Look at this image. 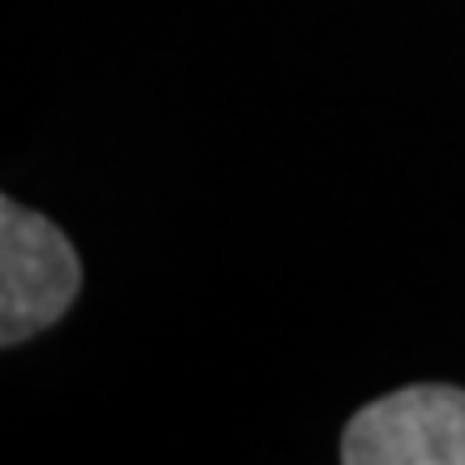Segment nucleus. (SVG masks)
Listing matches in <instances>:
<instances>
[{"instance_id":"nucleus-1","label":"nucleus","mask_w":465,"mask_h":465,"mask_svg":"<svg viewBox=\"0 0 465 465\" xmlns=\"http://www.w3.org/2000/svg\"><path fill=\"white\" fill-rule=\"evenodd\" d=\"M83 267L52 220L14 199L0 203V345H22L52 328L78 298Z\"/></svg>"},{"instance_id":"nucleus-2","label":"nucleus","mask_w":465,"mask_h":465,"mask_svg":"<svg viewBox=\"0 0 465 465\" xmlns=\"http://www.w3.org/2000/svg\"><path fill=\"white\" fill-rule=\"evenodd\" d=\"M345 465H465V388L414 383L371 401L341 435Z\"/></svg>"}]
</instances>
